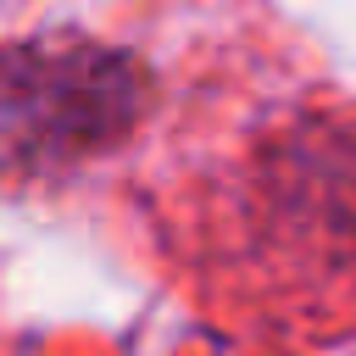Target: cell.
Instances as JSON below:
<instances>
[{"instance_id":"1","label":"cell","mask_w":356,"mask_h":356,"mask_svg":"<svg viewBox=\"0 0 356 356\" xmlns=\"http://www.w3.org/2000/svg\"><path fill=\"white\" fill-rule=\"evenodd\" d=\"M139 117V78L100 50L33 44L11 56L6 134L11 156H78Z\"/></svg>"}]
</instances>
